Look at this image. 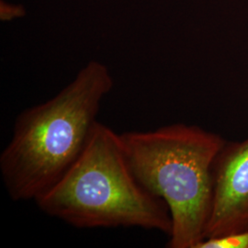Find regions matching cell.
I'll return each mask as SVG.
<instances>
[{
	"label": "cell",
	"instance_id": "3",
	"mask_svg": "<svg viewBox=\"0 0 248 248\" xmlns=\"http://www.w3.org/2000/svg\"><path fill=\"white\" fill-rule=\"evenodd\" d=\"M137 181L169 207L168 247L196 248L204 240L213 198V169L226 144L219 134L177 124L120 133Z\"/></svg>",
	"mask_w": 248,
	"mask_h": 248
},
{
	"label": "cell",
	"instance_id": "4",
	"mask_svg": "<svg viewBox=\"0 0 248 248\" xmlns=\"http://www.w3.org/2000/svg\"><path fill=\"white\" fill-rule=\"evenodd\" d=\"M245 230H248V139L226 142L215 161L204 239Z\"/></svg>",
	"mask_w": 248,
	"mask_h": 248
},
{
	"label": "cell",
	"instance_id": "2",
	"mask_svg": "<svg viewBox=\"0 0 248 248\" xmlns=\"http://www.w3.org/2000/svg\"><path fill=\"white\" fill-rule=\"evenodd\" d=\"M35 203L78 229L133 227L169 236L172 230L168 205L137 181L120 133L99 122L79 158Z\"/></svg>",
	"mask_w": 248,
	"mask_h": 248
},
{
	"label": "cell",
	"instance_id": "5",
	"mask_svg": "<svg viewBox=\"0 0 248 248\" xmlns=\"http://www.w3.org/2000/svg\"><path fill=\"white\" fill-rule=\"evenodd\" d=\"M196 248H248V230L222 237L202 240Z\"/></svg>",
	"mask_w": 248,
	"mask_h": 248
},
{
	"label": "cell",
	"instance_id": "1",
	"mask_svg": "<svg viewBox=\"0 0 248 248\" xmlns=\"http://www.w3.org/2000/svg\"><path fill=\"white\" fill-rule=\"evenodd\" d=\"M113 85L106 65L90 61L57 95L18 114L0 155V174L13 202H35L71 169Z\"/></svg>",
	"mask_w": 248,
	"mask_h": 248
}]
</instances>
